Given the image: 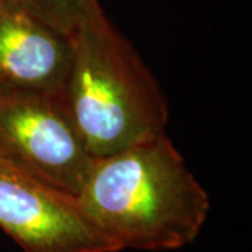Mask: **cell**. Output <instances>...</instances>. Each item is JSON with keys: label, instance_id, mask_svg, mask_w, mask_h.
Masks as SVG:
<instances>
[{"label": "cell", "instance_id": "obj_1", "mask_svg": "<svg viewBox=\"0 0 252 252\" xmlns=\"http://www.w3.org/2000/svg\"><path fill=\"white\" fill-rule=\"evenodd\" d=\"M76 199L121 251L181 250L210 212L207 192L165 133L95 158Z\"/></svg>", "mask_w": 252, "mask_h": 252}, {"label": "cell", "instance_id": "obj_2", "mask_svg": "<svg viewBox=\"0 0 252 252\" xmlns=\"http://www.w3.org/2000/svg\"><path fill=\"white\" fill-rule=\"evenodd\" d=\"M63 101L95 158L165 133L170 115L156 77L104 11L73 35Z\"/></svg>", "mask_w": 252, "mask_h": 252}, {"label": "cell", "instance_id": "obj_3", "mask_svg": "<svg viewBox=\"0 0 252 252\" xmlns=\"http://www.w3.org/2000/svg\"><path fill=\"white\" fill-rule=\"evenodd\" d=\"M0 154L74 198L95 160L63 97L51 95H0Z\"/></svg>", "mask_w": 252, "mask_h": 252}, {"label": "cell", "instance_id": "obj_4", "mask_svg": "<svg viewBox=\"0 0 252 252\" xmlns=\"http://www.w3.org/2000/svg\"><path fill=\"white\" fill-rule=\"evenodd\" d=\"M0 228L24 252H119L77 199L0 154Z\"/></svg>", "mask_w": 252, "mask_h": 252}, {"label": "cell", "instance_id": "obj_5", "mask_svg": "<svg viewBox=\"0 0 252 252\" xmlns=\"http://www.w3.org/2000/svg\"><path fill=\"white\" fill-rule=\"evenodd\" d=\"M73 59V36L0 0V95L63 97Z\"/></svg>", "mask_w": 252, "mask_h": 252}, {"label": "cell", "instance_id": "obj_6", "mask_svg": "<svg viewBox=\"0 0 252 252\" xmlns=\"http://www.w3.org/2000/svg\"><path fill=\"white\" fill-rule=\"evenodd\" d=\"M56 31L73 36L102 11L98 0H13Z\"/></svg>", "mask_w": 252, "mask_h": 252}]
</instances>
